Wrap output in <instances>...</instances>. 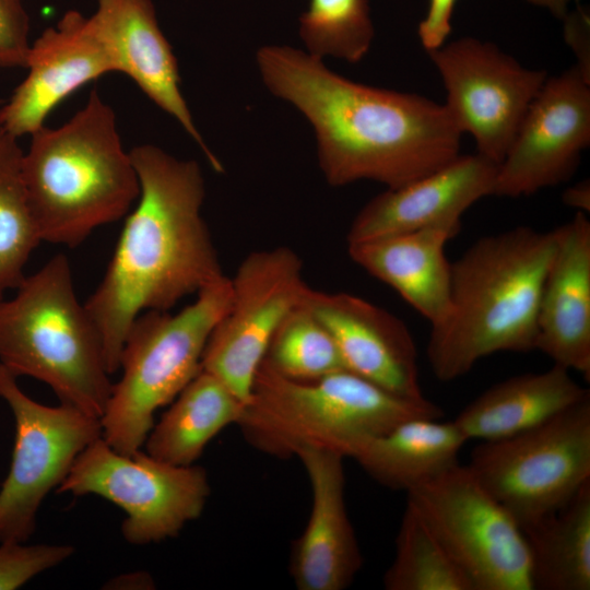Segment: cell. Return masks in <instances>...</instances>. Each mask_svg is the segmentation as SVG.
I'll list each match as a JSON object with an SVG mask.
<instances>
[{
    "mask_svg": "<svg viewBox=\"0 0 590 590\" xmlns=\"http://www.w3.org/2000/svg\"><path fill=\"white\" fill-rule=\"evenodd\" d=\"M256 60L269 91L312 126L331 186L365 179L397 188L460 154L462 133L445 105L353 82L288 46L261 47Z\"/></svg>",
    "mask_w": 590,
    "mask_h": 590,
    "instance_id": "cell-1",
    "label": "cell"
},
{
    "mask_svg": "<svg viewBox=\"0 0 590 590\" xmlns=\"http://www.w3.org/2000/svg\"><path fill=\"white\" fill-rule=\"evenodd\" d=\"M129 153L140 194L102 281L84 304L110 375L119 370L126 335L139 315L166 311L225 276L201 214L205 187L200 165L153 144Z\"/></svg>",
    "mask_w": 590,
    "mask_h": 590,
    "instance_id": "cell-2",
    "label": "cell"
},
{
    "mask_svg": "<svg viewBox=\"0 0 590 590\" xmlns=\"http://www.w3.org/2000/svg\"><path fill=\"white\" fill-rule=\"evenodd\" d=\"M555 247V229L521 225L477 239L451 263L450 312L432 327L426 347L436 378L457 379L497 352L535 350Z\"/></svg>",
    "mask_w": 590,
    "mask_h": 590,
    "instance_id": "cell-3",
    "label": "cell"
},
{
    "mask_svg": "<svg viewBox=\"0 0 590 590\" xmlns=\"http://www.w3.org/2000/svg\"><path fill=\"white\" fill-rule=\"evenodd\" d=\"M22 176L42 241L70 248L127 215L140 194L116 115L97 90L67 122L31 134Z\"/></svg>",
    "mask_w": 590,
    "mask_h": 590,
    "instance_id": "cell-4",
    "label": "cell"
},
{
    "mask_svg": "<svg viewBox=\"0 0 590 590\" xmlns=\"http://www.w3.org/2000/svg\"><path fill=\"white\" fill-rule=\"evenodd\" d=\"M444 416L425 397L396 394L347 369L310 381L287 379L263 361L236 425L256 449L290 458L303 448L350 458L361 442L416 417Z\"/></svg>",
    "mask_w": 590,
    "mask_h": 590,
    "instance_id": "cell-5",
    "label": "cell"
},
{
    "mask_svg": "<svg viewBox=\"0 0 590 590\" xmlns=\"http://www.w3.org/2000/svg\"><path fill=\"white\" fill-rule=\"evenodd\" d=\"M0 364L51 388L60 403L101 418L113 384L101 334L56 255L0 299Z\"/></svg>",
    "mask_w": 590,
    "mask_h": 590,
    "instance_id": "cell-6",
    "label": "cell"
},
{
    "mask_svg": "<svg viewBox=\"0 0 590 590\" xmlns=\"http://www.w3.org/2000/svg\"><path fill=\"white\" fill-rule=\"evenodd\" d=\"M231 300L225 275L176 314L148 310L137 317L122 345L120 379L101 417L102 437L111 448L128 456L142 448L156 411L201 370L206 342Z\"/></svg>",
    "mask_w": 590,
    "mask_h": 590,
    "instance_id": "cell-7",
    "label": "cell"
},
{
    "mask_svg": "<svg viewBox=\"0 0 590 590\" xmlns=\"http://www.w3.org/2000/svg\"><path fill=\"white\" fill-rule=\"evenodd\" d=\"M467 465L521 529L532 526L590 482V394L529 430L481 441Z\"/></svg>",
    "mask_w": 590,
    "mask_h": 590,
    "instance_id": "cell-8",
    "label": "cell"
},
{
    "mask_svg": "<svg viewBox=\"0 0 590 590\" xmlns=\"http://www.w3.org/2000/svg\"><path fill=\"white\" fill-rule=\"evenodd\" d=\"M412 506L474 590H532L524 533L510 512L459 462L406 492Z\"/></svg>",
    "mask_w": 590,
    "mask_h": 590,
    "instance_id": "cell-9",
    "label": "cell"
},
{
    "mask_svg": "<svg viewBox=\"0 0 590 590\" xmlns=\"http://www.w3.org/2000/svg\"><path fill=\"white\" fill-rule=\"evenodd\" d=\"M56 492L96 495L115 504L126 515V542L146 545L178 535L198 519L211 486L200 465L169 464L141 449L120 453L101 436L80 453Z\"/></svg>",
    "mask_w": 590,
    "mask_h": 590,
    "instance_id": "cell-10",
    "label": "cell"
},
{
    "mask_svg": "<svg viewBox=\"0 0 590 590\" xmlns=\"http://www.w3.org/2000/svg\"><path fill=\"white\" fill-rule=\"evenodd\" d=\"M0 364V398L14 418L9 472L0 487V543L27 542L47 495L60 486L80 453L103 435L101 418L74 406L42 404Z\"/></svg>",
    "mask_w": 590,
    "mask_h": 590,
    "instance_id": "cell-11",
    "label": "cell"
},
{
    "mask_svg": "<svg viewBox=\"0 0 590 590\" xmlns=\"http://www.w3.org/2000/svg\"><path fill=\"white\" fill-rule=\"evenodd\" d=\"M232 300L206 342L201 369L222 380L245 404L269 343L310 286L303 262L286 246L252 251L231 278Z\"/></svg>",
    "mask_w": 590,
    "mask_h": 590,
    "instance_id": "cell-12",
    "label": "cell"
},
{
    "mask_svg": "<svg viewBox=\"0 0 590 590\" xmlns=\"http://www.w3.org/2000/svg\"><path fill=\"white\" fill-rule=\"evenodd\" d=\"M446 90L444 104L477 153L499 164L547 76L492 43L463 37L428 52Z\"/></svg>",
    "mask_w": 590,
    "mask_h": 590,
    "instance_id": "cell-13",
    "label": "cell"
},
{
    "mask_svg": "<svg viewBox=\"0 0 590 590\" xmlns=\"http://www.w3.org/2000/svg\"><path fill=\"white\" fill-rule=\"evenodd\" d=\"M590 143V79L573 66L546 79L497 166L494 196L518 198L567 181Z\"/></svg>",
    "mask_w": 590,
    "mask_h": 590,
    "instance_id": "cell-14",
    "label": "cell"
},
{
    "mask_svg": "<svg viewBox=\"0 0 590 590\" xmlns=\"http://www.w3.org/2000/svg\"><path fill=\"white\" fill-rule=\"evenodd\" d=\"M27 75L0 108V126L9 134L31 135L51 111L85 84L116 71L109 48L91 16L66 12L32 44Z\"/></svg>",
    "mask_w": 590,
    "mask_h": 590,
    "instance_id": "cell-15",
    "label": "cell"
},
{
    "mask_svg": "<svg viewBox=\"0 0 590 590\" xmlns=\"http://www.w3.org/2000/svg\"><path fill=\"white\" fill-rule=\"evenodd\" d=\"M304 304L331 334L347 370L396 394L424 397L416 346L402 320L343 292L310 287Z\"/></svg>",
    "mask_w": 590,
    "mask_h": 590,
    "instance_id": "cell-16",
    "label": "cell"
},
{
    "mask_svg": "<svg viewBox=\"0 0 590 590\" xmlns=\"http://www.w3.org/2000/svg\"><path fill=\"white\" fill-rule=\"evenodd\" d=\"M497 164L459 154L442 167L368 201L354 217L347 245L444 225H461L462 214L493 194Z\"/></svg>",
    "mask_w": 590,
    "mask_h": 590,
    "instance_id": "cell-17",
    "label": "cell"
},
{
    "mask_svg": "<svg viewBox=\"0 0 590 590\" xmlns=\"http://www.w3.org/2000/svg\"><path fill=\"white\" fill-rule=\"evenodd\" d=\"M295 457L309 480L311 508L292 546L291 577L298 590H343L363 563L345 506L344 457L319 448H303Z\"/></svg>",
    "mask_w": 590,
    "mask_h": 590,
    "instance_id": "cell-18",
    "label": "cell"
},
{
    "mask_svg": "<svg viewBox=\"0 0 590 590\" xmlns=\"http://www.w3.org/2000/svg\"><path fill=\"white\" fill-rule=\"evenodd\" d=\"M109 48L116 71L129 76L198 144L215 172L223 166L199 132L180 90L178 62L158 26L151 0H97L91 16Z\"/></svg>",
    "mask_w": 590,
    "mask_h": 590,
    "instance_id": "cell-19",
    "label": "cell"
},
{
    "mask_svg": "<svg viewBox=\"0 0 590 590\" xmlns=\"http://www.w3.org/2000/svg\"><path fill=\"white\" fill-rule=\"evenodd\" d=\"M556 247L542 285L535 350L553 364L590 379V221L557 226Z\"/></svg>",
    "mask_w": 590,
    "mask_h": 590,
    "instance_id": "cell-20",
    "label": "cell"
},
{
    "mask_svg": "<svg viewBox=\"0 0 590 590\" xmlns=\"http://www.w3.org/2000/svg\"><path fill=\"white\" fill-rule=\"evenodd\" d=\"M461 225L428 227L347 245L351 259L429 321L450 312L451 262L445 247Z\"/></svg>",
    "mask_w": 590,
    "mask_h": 590,
    "instance_id": "cell-21",
    "label": "cell"
},
{
    "mask_svg": "<svg viewBox=\"0 0 590 590\" xmlns=\"http://www.w3.org/2000/svg\"><path fill=\"white\" fill-rule=\"evenodd\" d=\"M589 394L570 370L553 364L489 387L452 421L468 440L494 441L529 430Z\"/></svg>",
    "mask_w": 590,
    "mask_h": 590,
    "instance_id": "cell-22",
    "label": "cell"
},
{
    "mask_svg": "<svg viewBox=\"0 0 590 590\" xmlns=\"http://www.w3.org/2000/svg\"><path fill=\"white\" fill-rule=\"evenodd\" d=\"M467 441L453 421L416 417L361 442L350 458L378 483L406 493L458 463Z\"/></svg>",
    "mask_w": 590,
    "mask_h": 590,
    "instance_id": "cell-23",
    "label": "cell"
},
{
    "mask_svg": "<svg viewBox=\"0 0 590 590\" xmlns=\"http://www.w3.org/2000/svg\"><path fill=\"white\" fill-rule=\"evenodd\" d=\"M245 403L217 377L201 369L154 423L145 452L174 465H191L225 427L237 424Z\"/></svg>",
    "mask_w": 590,
    "mask_h": 590,
    "instance_id": "cell-24",
    "label": "cell"
},
{
    "mask_svg": "<svg viewBox=\"0 0 590 590\" xmlns=\"http://www.w3.org/2000/svg\"><path fill=\"white\" fill-rule=\"evenodd\" d=\"M522 531L532 590L590 589V482L560 508Z\"/></svg>",
    "mask_w": 590,
    "mask_h": 590,
    "instance_id": "cell-25",
    "label": "cell"
},
{
    "mask_svg": "<svg viewBox=\"0 0 590 590\" xmlns=\"http://www.w3.org/2000/svg\"><path fill=\"white\" fill-rule=\"evenodd\" d=\"M382 580L387 590H474L445 545L409 504L396 538L393 560Z\"/></svg>",
    "mask_w": 590,
    "mask_h": 590,
    "instance_id": "cell-26",
    "label": "cell"
},
{
    "mask_svg": "<svg viewBox=\"0 0 590 590\" xmlns=\"http://www.w3.org/2000/svg\"><path fill=\"white\" fill-rule=\"evenodd\" d=\"M19 139L0 131V299L24 280V267L40 244L22 176Z\"/></svg>",
    "mask_w": 590,
    "mask_h": 590,
    "instance_id": "cell-27",
    "label": "cell"
},
{
    "mask_svg": "<svg viewBox=\"0 0 590 590\" xmlns=\"http://www.w3.org/2000/svg\"><path fill=\"white\" fill-rule=\"evenodd\" d=\"M262 361L280 376L298 381L346 369L331 334L304 303L280 323Z\"/></svg>",
    "mask_w": 590,
    "mask_h": 590,
    "instance_id": "cell-28",
    "label": "cell"
},
{
    "mask_svg": "<svg viewBox=\"0 0 590 590\" xmlns=\"http://www.w3.org/2000/svg\"><path fill=\"white\" fill-rule=\"evenodd\" d=\"M374 25L368 0H309L299 20V35L307 52L355 63L368 52Z\"/></svg>",
    "mask_w": 590,
    "mask_h": 590,
    "instance_id": "cell-29",
    "label": "cell"
},
{
    "mask_svg": "<svg viewBox=\"0 0 590 590\" xmlns=\"http://www.w3.org/2000/svg\"><path fill=\"white\" fill-rule=\"evenodd\" d=\"M68 544L0 543V590H15L74 554Z\"/></svg>",
    "mask_w": 590,
    "mask_h": 590,
    "instance_id": "cell-30",
    "label": "cell"
},
{
    "mask_svg": "<svg viewBox=\"0 0 590 590\" xmlns=\"http://www.w3.org/2000/svg\"><path fill=\"white\" fill-rule=\"evenodd\" d=\"M31 44L23 0H0V68L25 69Z\"/></svg>",
    "mask_w": 590,
    "mask_h": 590,
    "instance_id": "cell-31",
    "label": "cell"
},
{
    "mask_svg": "<svg viewBox=\"0 0 590 590\" xmlns=\"http://www.w3.org/2000/svg\"><path fill=\"white\" fill-rule=\"evenodd\" d=\"M457 0H429L426 16L418 25V37L430 52L446 43L451 32V16Z\"/></svg>",
    "mask_w": 590,
    "mask_h": 590,
    "instance_id": "cell-32",
    "label": "cell"
},
{
    "mask_svg": "<svg viewBox=\"0 0 590 590\" xmlns=\"http://www.w3.org/2000/svg\"><path fill=\"white\" fill-rule=\"evenodd\" d=\"M564 21V37L567 45L574 51L577 63L575 64L587 78L590 79V20L589 12L583 7H577L568 12Z\"/></svg>",
    "mask_w": 590,
    "mask_h": 590,
    "instance_id": "cell-33",
    "label": "cell"
},
{
    "mask_svg": "<svg viewBox=\"0 0 590 590\" xmlns=\"http://www.w3.org/2000/svg\"><path fill=\"white\" fill-rule=\"evenodd\" d=\"M563 202L577 212L588 214L590 211V182L582 180L567 188L563 193Z\"/></svg>",
    "mask_w": 590,
    "mask_h": 590,
    "instance_id": "cell-34",
    "label": "cell"
},
{
    "mask_svg": "<svg viewBox=\"0 0 590 590\" xmlns=\"http://www.w3.org/2000/svg\"><path fill=\"white\" fill-rule=\"evenodd\" d=\"M108 588L113 589H152L153 578L145 571H135L114 578L108 582Z\"/></svg>",
    "mask_w": 590,
    "mask_h": 590,
    "instance_id": "cell-35",
    "label": "cell"
},
{
    "mask_svg": "<svg viewBox=\"0 0 590 590\" xmlns=\"http://www.w3.org/2000/svg\"><path fill=\"white\" fill-rule=\"evenodd\" d=\"M532 4L547 9L557 19L563 20L569 12L568 5L573 0H527Z\"/></svg>",
    "mask_w": 590,
    "mask_h": 590,
    "instance_id": "cell-36",
    "label": "cell"
},
{
    "mask_svg": "<svg viewBox=\"0 0 590 590\" xmlns=\"http://www.w3.org/2000/svg\"><path fill=\"white\" fill-rule=\"evenodd\" d=\"M2 103V101H0V104ZM2 130L1 126H0V131Z\"/></svg>",
    "mask_w": 590,
    "mask_h": 590,
    "instance_id": "cell-37",
    "label": "cell"
}]
</instances>
